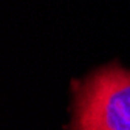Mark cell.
I'll use <instances>...</instances> for the list:
<instances>
[{"mask_svg":"<svg viewBox=\"0 0 130 130\" xmlns=\"http://www.w3.org/2000/svg\"><path fill=\"white\" fill-rule=\"evenodd\" d=\"M74 130H130V71L116 65L93 73L76 94Z\"/></svg>","mask_w":130,"mask_h":130,"instance_id":"cell-1","label":"cell"}]
</instances>
